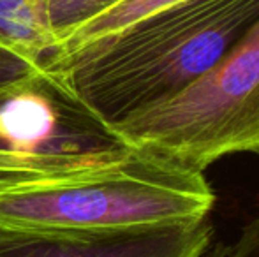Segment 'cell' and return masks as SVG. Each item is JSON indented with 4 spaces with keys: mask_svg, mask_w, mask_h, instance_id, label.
Here are the masks:
<instances>
[{
    "mask_svg": "<svg viewBox=\"0 0 259 257\" xmlns=\"http://www.w3.org/2000/svg\"><path fill=\"white\" fill-rule=\"evenodd\" d=\"M125 151V146L81 153H23L0 148V180L50 178L101 168Z\"/></svg>",
    "mask_w": 259,
    "mask_h": 257,
    "instance_id": "obj_7",
    "label": "cell"
},
{
    "mask_svg": "<svg viewBox=\"0 0 259 257\" xmlns=\"http://www.w3.org/2000/svg\"><path fill=\"white\" fill-rule=\"evenodd\" d=\"M213 233V224L203 217L87 243L0 234V257H203Z\"/></svg>",
    "mask_w": 259,
    "mask_h": 257,
    "instance_id": "obj_5",
    "label": "cell"
},
{
    "mask_svg": "<svg viewBox=\"0 0 259 257\" xmlns=\"http://www.w3.org/2000/svg\"><path fill=\"white\" fill-rule=\"evenodd\" d=\"M224 248H226L224 245H217V247L211 248V250L208 248V252L203 257H222V254H224Z\"/></svg>",
    "mask_w": 259,
    "mask_h": 257,
    "instance_id": "obj_12",
    "label": "cell"
},
{
    "mask_svg": "<svg viewBox=\"0 0 259 257\" xmlns=\"http://www.w3.org/2000/svg\"><path fill=\"white\" fill-rule=\"evenodd\" d=\"M109 130L123 146L198 173L228 155L259 153V21L185 90Z\"/></svg>",
    "mask_w": 259,
    "mask_h": 257,
    "instance_id": "obj_3",
    "label": "cell"
},
{
    "mask_svg": "<svg viewBox=\"0 0 259 257\" xmlns=\"http://www.w3.org/2000/svg\"><path fill=\"white\" fill-rule=\"evenodd\" d=\"M41 69L42 65L32 62L16 49L0 42V92L9 88L14 83L37 74Z\"/></svg>",
    "mask_w": 259,
    "mask_h": 257,
    "instance_id": "obj_10",
    "label": "cell"
},
{
    "mask_svg": "<svg viewBox=\"0 0 259 257\" xmlns=\"http://www.w3.org/2000/svg\"><path fill=\"white\" fill-rule=\"evenodd\" d=\"M178 2H184V0H123V2L116 4L115 7L108 9L106 13L90 20L83 27H79L76 32H72L67 39H64L53 49V53L48 57L46 62L67 55V53L74 52V49L81 48V46L89 44V42L113 34V32L134 23V21L141 20V18L148 16V14L155 13V11L175 6Z\"/></svg>",
    "mask_w": 259,
    "mask_h": 257,
    "instance_id": "obj_8",
    "label": "cell"
},
{
    "mask_svg": "<svg viewBox=\"0 0 259 257\" xmlns=\"http://www.w3.org/2000/svg\"><path fill=\"white\" fill-rule=\"evenodd\" d=\"M0 42L42 65L55 49L46 0H0Z\"/></svg>",
    "mask_w": 259,
    "mask_h": 257,
    "instance_id": "obj_6",
    "label": "cell"
},
{
    "mask_svg": "<svg viewBox=\"0 0 259 257\" xmlns=\"http://www.w3.org/2000/svg\"><path fill=\"white\" fill-rule=\"evenodd\" d=\"M259 21V0H184L42 67L106 127L187 88Z\"/></svg>",
    "mask_w": 259,
    "mask_h": 257,
    "instance_id": "obj_1",
    "label": "cell"
},
{
    "mask_svg": "<svg viewBox=\"0 0 259 257\" xmlns=\"http://www.w3.org/2000/svg\"><path fill=\"white\" fill-rule=\"evenodd\" d=\"M123 146L45 67L0 92V148L81 153Z\"/></svg>",
    "mask_w": 259,
    "mask_h": 257,
    "instance_id": "obj_4",
    "label": "cell"
},
{
    "mask_svg": "<svg viewBox=\"0 0 259 257\" xmlns=\"http://www.w3.org/2000/svg\"><path fill=\"white\" fill-rule=\"evenodd\" d=\"M222 257H259V217L243 227L235 243L224 248Z\"/></svg>",
    "mask_w": 259,
    "mask_h": 257,
    "instance_id": "obj_11",
    "label": "cell"
},
{
    "mask_svg": "<svg viewBox=\"0 0 259 257\" xmlns=\"http://www.w3.org/2000/svg\"><path fill=\"white\" fill-rule=\"evenodd\" d=\"M120 2L123 0H46V21L53 34L55 48L79 27Z\"/></svg>",
    "mask_w": 259,
    "mask_h": 257,
    "instance_id": "obj_9",
    "label": "cell"
},
{
    "mask_svg": "<svg viewBox=\"0 0 259 257\" xmlns=\"http://www.w3.org/2000/svg\"><path fill=\"white\" fill-rule=\"evenodd\" d=\"M213 204L203 173L125 148L90 171L0 180V234L87 243L203 219Z\"/></svg>",
    "mask_w": 259,
    "mask_h": 257,
    "instance_id": "obj_2",
    "label": "cell"
}]
</instances>
